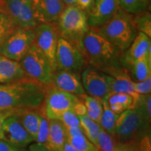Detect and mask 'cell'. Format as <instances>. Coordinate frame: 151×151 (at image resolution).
<instances>
[{
  "label": "cell",
  "mask_w": 151,
  "mask_h": 151,
  "mask_svg": "<svg viewBox=\"0 0 151 151\" xmlns=\"http://www.w3.org/2000/svg\"><path fill=\"white\" fill-rule=\"evenodd\" d=\"M46 88L27 76L0 84V110L41 108Z\"/></svg>",
  "instance_id": "cell-1"
},
{
  "label": "cell",
  "mask_w": 151,
  "mask_h": 151,
  "mask_svg": "<svg viewBox=\"0 0 151 151\" xmlns=\"http://www.w3.org/2000/svg\"><path fill=\"white\" fill-rule=\"evenodd\" d=\"M78 49L86 63L104 73L115 68L123 67L120 62V50L94 28L90 29L84 35Z\"/></svg>",
  "instance_id": "cell-2"
},
{
  "label": "cell",
  "mask_w": 151,
  "mask_h": 151,
  "mask_svg": "<svg viewBox=\"0 0 151 151\" xmlns=\"http://www.w3.org/2000/svg\"><path fill=\"white\" fill-rule=\"evenodd\" d=\"M150 121L151 117L139 97L134 106L119 114L113 139L118 143H140L150 137Z\"/></svg>",
  "instance_id": "cell-3"
},
{
  "label": "cell",
  "mask_w": 151,
  "mask_h": 151,
  "mask_svg": "<svg viewBox=\"0 0 151 151\" xmlns=\"http://www.w3.org/2000/svg\"><path fill=\"white\" fill-rule=\"evenodd\" d=\"M133 17V15L126 13L119 7L109 21L96 29L116 48L123 51L129 48L139 32Z\"/></svg>",
  "instance_id": "cell-4"
},
{
  "label": "cell",
  "mask_w": 151,
  "mask_h": 151,
  "mask_svg": "<svg viewBox=\"0 0 151 151\" xmlns=\"http://www.w3.org/2000/svg\"><path fill=\"white\" fill-rule=\"evenodd\" d=\"M56 25L60 37L79 48L84 35L90 29L87 14L76 6L65 8L58 20Z\"/></svg>",
  "instance_id": "cell-5"
},
{
  "label": "cell",
  "mask_w": 151,
  "mask_h": 151,
  "mask_svg": "<svg viewBox=\"0 0 151 151\" xmlns=\"http://www.w3.org/2000/svg\"><path fill=\"white\" fill-rule=\"evenodd\" d=\"M25 76L47 86L52 84L53 69L43 52L33 43L19 62Z\"/></svg>",
  "instance_id": "cell-6"
},
{
  "label": "cell",
  "mask_w": 151,
  "mask_h": 151,
  "mask_svg": "<svg viewBox=\"0 0 151 151\" xmlns=\"http://www.w3.org/2000/svg\"><path fill=\"white\" fill-rule=\"evenodd\" d=\"M80 100L78 96L64 91L52 83L47 87L41 109L48 118L59 119L64 113L72 109Z\"/></svg>",
  "instance_id": "cell-7"
},
{
  "label": "cell",
  "mask_w": 151,
  "mask_h": 151,
  "mask_svg": "<svg viewBox=\"0 0 151 151\" xmlns=\"http://www.w3.org/2000/svg\"><path fill=\"white\" fill-rule=\"evenodd\" d=\"M35 42L34 29L17 27L0 46V55L20 62Z\"/></svg>",
  "instance_id": "cell-8"
},
{
  "label": "cell",
  "mask_w": 151,
  "mask_h": 151,
  "mask_svg": "<svg viewBox=\"0 0 151 151\" xmlns=\"http://www.w3.org/2000/svg\"><path fill=\"white\" fill-rule=\"evenodd\" d=\"M55 62L56 69H65L78 74L87 67L84 57L79 49L62 37L58 39Z\"/></svg>",
  "instance_id": "cell-9"
},
{
  "label": "cell",
  "mask_w": 151,
  "mask_h": 151,
  "mask_svg": "<svg viewBox=\"0 0 151 151\" xmlns=\"http://www.w3.org/2000/svg\"><path fill=\"white\" fill-rule=\"evenodd\" d=\"M34 43L43 52L51 65L52 69H56L55 55L60 36L55 22L38 24L34 28Z\"/></svg>",
  "instance_id": "cell-10"
},
{
  "label": "cell",
  "mask_w": 151,
  "mask_h": 151,
  "mask_svg": "<svg viewBox=\"0 0 151 151\" xmlns=\"http://www.w3.org/2000/svg\"><path fill=\"white\" fill-rule=\"evenodd\" d=\"M5 7L18 27L34 29L39 24L32 0H3Z\"/></svg>",
  "instance_id": "cell-11"
},
{
  "label": "cell",
  "mask_w": 151,
  "mask_h": 151,
  "mask_svg": "<svg viewBox=\"0 0 151 151\" xmlns=\"http://www.w3.org/2000/svg\"><path fill=\"white\" fill-rule=\"evenodd\" d=\"M81 74L82 85L88 95L103 99L111 92L109 75L92 67H86Z\"/></svg>",
  "instance_id": "cell-12"
},
{
  "label": "cell",
  "mask_w": 151,
  "mask_h": 151,
  "mask_svg": "<svg viewBox=\"0 0 151 151\" xmlns=\"http://www.w3.org/2000/svg\"><path fill=\"white\" fill-rule=\"evenodd\" d=\"M1 139L18 147L26 148L34 142L32 138L23 127L16 115L7 118L1 127Z\"/></svg>",
  "instance_id": "cell-13"
},
{
  "label": "cell",
  "mask_w": 151,
  "mask_h": 151,
  "mask_svg": "<svg viewBox=\"0 0 151 151\" xmlns=\"http://www.w3.org/2000/svg\"><path fill=\"white\" fill-rule=\"evenodd\" d=\"M32 2L39 24L57 22L65 8L62 0H32Z\"/></svg>",
  "instance_id": "cell-14"
},
{
  "label": "cell",
  "mask_w": 151,
  "mask_h": 151,
  "mask_svg": "<svg viewBox=\"0 0 151 151\" xmlns=\"http://www.w3.org/2000/svg\"><path fill=\"white\" fill-rule=\"evenodd\" d=\"M119 9L118 0H95L88 14L89 27L98 28L109 21Z\"/></svg>",
  "instance_id": "cell-15"
},
{
  "label": "cell",
  "mask_w": 151,
  "mask_h": 151,
  "mask_svg": "<svg viewBox=\"0 0 151 151\" xmlns=\"http://www.w3.org/2000/svg\"><path fill=\"white\" fill-rule=\"evenodd\" d=\"M52 83L57 88L76 96L86 94L81 82V74L72 71L56 69L52 75Z\"/></svg>",
  "instance_id": "cell-16"
},
{
  "label": "cell",
  "mask_w": 151,
  "mask_h": 151,
  "mask_svg": "<svg viewBox=\"0 0 151 151\" xmlns=\"http://www.w3.org/2000/svg\"><path fill=\"white\" fill-rule=\"evenodd\" d=\"M151 47L150 38L141 32H139L124 57L125 63H130L140 60L146 55L149 48Z\"/></svg>",
  "instance_id": "cell-17"
},
{
  "label": "cell",
  "mask_w": 151,
  "mask_h": 151,
  "mask_svg": "<svg viewBox=\"0 0 151 151\" xmlns=\"http://www.w3.org/2000/svg\"><path fill=\"white\" fill-rule=\"evenodd\" d=\"M49 136L46 147L52 151H62L67 141L66 128L59 119H49Z\"/></svg>",
  "instance_id": "cell-18"
},
{
  "label": "cell",
  "mask_w": 151,
  "mask_h": 151,
  "mask_svg": "<svg viewBox=\"0 0 151 151\" xmlns=\"http://www.w3.org/2000/svg\"><path fill=\"white\" fill-rule=\"evenodd\" d=\"M41 113V107L39 109H21L16 115L23 127L32 138L34 142L37 138Z\"/></svg>",
  "instance_id": "cell-19"
},
{
  "label": "cell",
  "mask_w": 151,
  "mask_h": 151,
  "mask_svg": "<svg viewBox=\"0 0 151 151\" xmlns=\"http://www.w3.org/2000/svg\"><path fill=\"white\" fill-rule=\"evenodd\" d=\"M25 76L19 62L0 55V84Z\"/></svg>",
  "instance_id": "cell-20"
},
{
  "label": "cell",
  "mask_w": 151,
  "mask_h": 151,
  "mask_svg": "<svg viewBox=\"0 0 151 151\" xmlns=\"http://www.w3.org/2000/svg\"><path fill=\"white\" fill-rule=\"evenodd\" d=\"M109 108L116 114H120L128 109L134 106L135 101L131 95L124 93L110 92L105 97Z\"/></svg>",
  "instance_id": "cell-21"
},
{
  "label": "cell",
  "mask_w": 151,
  "mask_h": 151,
  "mask_svg": "<svg viewBox=\"0 0 151 151\" xmlns=\"http://www.w3.org/2000/svg\"><path fill=\"white\" fill-rule=\"evenodd\" d=\"M134 80L142 81L151 76V47L144 58L129 64Z\"/></svg>",
  "instance_id": "cell-22"
},
{
  "label": "cell",
  "mask_w": 151,
  "mask_h": 151,
  "mask_svg": "<svg viewBox=\"0 0 151 151\" xmlns=\"http://www.w3.org/2000/svg\"><path fill=\"white\" fill-rule=\"evenodd\" d=\"M17 27H18L9 14L4 1L0 0V46Z\"/></svg>",
  "instance_id": "cell-23"
},
{
  "label": "cell",
  "mask_w": 151,
  "mask_h": 151,
  "mask_svg": "<svg viewBox=\"0 0 151 151\" xmlns=\"http://www.w3.org/2000/svg\"><path fill=\"white\" fill-rule=\"evenodd\" d=\"M101 102H102L103 110L99 124L100 127L113 137L114 134L116 120L119 115L111 111L105 98L101 99Z\"/></svg>",
  "instance_id": "cell-24"
},
{
  "label": "cell",
  "mask_w": 151,
  "mask_h": 151,
  "mask_svg": "<svg viewBox=\"0 0 151 151\" xmlns=\"http://www.w3.org/2000/svg\"><path fill=\"white\" fill-rule=\"evenodd\" d=\"M81 97L86 107V116L99 124L103 110L101 99L87 95V94Z\"/></svg>",
  "instance_id": "cell-25"
},
{
  "label": "cell",
  "mask_w": 151,
  "mask_h": 151,
  "mask_svg": "<svg viewBox=\"0 0 151 151\" xmlns=\"http://www.w3.org/2000/svg\"><path fill=\"white\" fill-rule=\"evenodd\" d=\"M80 121V127L83 130L84 135L90 141L97 147V136L101 127L99 124L94 122L86 115L78 116Z\"/></svg>",
  "instance_id": "cell-26"
},
{
  "label": "cell",
  "mask_w": 151,
  "mask_h": 151,
  "mask_svg": "<svg viewBox=\"0 0 151 151\" xmlns=\"http://www.w3.org/2000/svg\"><path fill=\"white\" fill-rule=\"evenodd\" d=\"M119 7L128 14L134 15L148 10L149 0H118Z\"/></svg>",
  "instance_id": "cell-27"
},
{
  "label": "cell",
  "mask_w": 151,
  "mask_h": 151,
  "mask_svg": "<svg viewBox=\"0 0 151 151\" xmlns=\"http://www.w3.org/2000/svg\"><path fill=\"white\" fill-rule=\"evenodd\" d=\"M134 22L139 32H141L148 37H151V16L148 11L134 15Z\"/></svg>",
  "instance_id": "cell-28"
},
{
  "label": "cell",
  "mask_w": 151,
  "mask_h": 151,
  "mask_svg": "<svg viewBox=\"0 0 151 151\" xmlns=\"http://www.w3.org/2000/svg\"><path fill=\"white\" fill-rule=\"evenodd\" d=\"M116 141L112 136L101 127L97 136V148L98 151H113Z\"/></svg>",
  "instance_id": "cell-29"
},
{
  "label": "cell",
  "mask_w": 151,
  "mask_h": 151,
  "mask_svg": "<svg viewBox=\"0 0 151 151\" xmlns=\"http://www.w3.org/2000/svg\"><path fill=\"white\" fill-rule=\"evenodd\" d=\"M67 141L71 143L78 151H98V149L84 134L67 138Z\"/></svg>",
  "instance_id": "cell-30"
},
{
  "label": "cell",
  "mask_w": 151,
  "mask_h": 151,
  "mask_svg": "<svg viewBox=\"0 0 151 151\" xmlns=\"http://www.w3.org/2000/svg\"><path fill=\"white\" fill-rule=\"evenodd\" d=\"M49 118L43 114L42 109L40 116V121L38 128L37 135L35 142L46 146L49 136Z\"/></svg>",
  "instance_id": "cell-31"
},
{
  "label": "cell",
  "mask_w": 151,
  "mask_h": 151,
  "mask_svg": "<svg viewBox=\"0 0 151 151\" xmlns=\"http://www.w3.org/2000/svg\"><path fill=\"white\" fill-rule=\"evenodd\" d=\"M113 151H150V137L140 143H123L116 142Z\"/></svg>",
  "instance_id": "cell-32"
},
{
  "label": "cell",
  "mask_w": 151,
  "mask_h": 151,
  "mask_svg": "<svg viewBox=\"0 0 151 151\" xmlns=\"http://www.w3.org/2000/svg\"><path fill=\"white\" fill-rule=\"evenodd\" d=\"M59 120L63 123L65 128L80 127L78 116L73 112L72 109L68 110L64 113Z\"/></svg>",
  "instance_id": "cell-33"
},
{
  "label": "cell",
  "mask_w": 151,
  "mask_h": 151,
  "mask_svg": "<svg viewBox=\"0 0 151 151\" xmlns=\"http://www.w3.org/2000/svg\"><path fill=\"white\" fill-rule=\"evenodd\" d=\"M134 89L139 94H150L151 76L142 81H134Z\"/></svg>",
  "instance_id": "cell-34"
},
{
  "label": "cell",
  "mask_w": 151,
  "mask_h": 151,
  "mask_svg": "<svg viewBox=\"0 0 151 151\" xmlns=\"http://www.w3.org/2000/svg\"><path fill=\"white\" fill-rule=\"evenodd\" d=\"M21 109H1L0 110V139H1V127L4 120L9 117L16 115Z\"/></svg>",
  "instance_id": "cell-35"
},
{
  "label": "cell",
  "mask_w": 151,
  "mask_h": 151,
  "mask_svg": "<svg viewBox=\"0 0 151 151\" xmlns=\"http://www.w3.org/2000/svg\"><path fill=\"white\" fill-rule=\"evenodd\" d=\"M95 0H76V5L78 8L83 11L86 14H89L93 7Z\"/></svg>",
  "instance_id": "cell-36"
},
{
  "label": "cell",
  "mask_w": 151,
  "mask_h": 151,
  "mask_svg": "<svg viewBox=\"0 0 151 151\" xmlns=\"http://www.w3.org/2000/svg\"><path fill=\"white\" fill-rule=\"evenodd\" d=\"M0 151H28L26 148H18L3 139H0Z\"/></svg>",
  "instance_id": "cell-37"
},
{
  "label": "cell",
  "mask_w": 151,
  "mask_h": 151,
  "mask_svg": "<svg viewBox=\"0 0 151 151\" xmlns=\"http://www.w3.org/2000/svg\"><path fill=\"white\" fill-rule=\"evenodd\" d=\"M72 110L78 116L86 115V107L81 100L73 106Z\"/></svg>",
  "instance_id": "cell-38"
},
{
  "label": "cell",
  "mask_w": 151,
  "mask_h": 151,
  "mask_svg": "<svg viewBox=\"0 0 151 151\" xmlns=\"http://www.w3.org/2000/svg\"><path fill=\"white\" fill-rule=\"evenodd\" d=\"M66 133H67V138L73 137L78 135L84 134L81 127L66 128Z\"/></svg>",
  "instance_id": "cell-39"
},
{
  "label": "cell",
  "mask_w": 151,
  "mask_h": 151,
  "mask_svg": "<svg viewBox=\"0 0 151 151\" xmlns=\"http://www.w3.org/2000/svg\"><path fill=\"white\" fill-rule=\"evenodd\" d=\"M28 151H52L43 145L37 143H32L29 146Z\"/></svg>",
  "instance_id": "cell-40"
},
{
  "label": "cell",
  "mask_w": 151,
  "mask_h": 151,
  "mask_svg": "<svg viewBox=\"0 0 151 151\" xmlns=\"http://www.w3.org/2000/svg\"><path fill=\"white\" fill-rule=\"evenodd\" d=\"M62 151H78L73 147L71 143H69L67 141H66L64 145L63 148H62Z\"/></svg>",
  "instance_id": "cell-41"
},
{
  "label": "cell",
  "mask_w": 151,
  "mask_h": 151,
  "mask_svg": "<svg viewBox=\"0 0 151 151\" xmlns=\"http://www.w3.org/2000/svg\"><path fill=\"white\" fill-rule=\"evenodd\" d=\"M64 4L67 6H75L76 0H62Z\"/></svg>",
  "instance_id": "cell-42"
}]
</instances>
